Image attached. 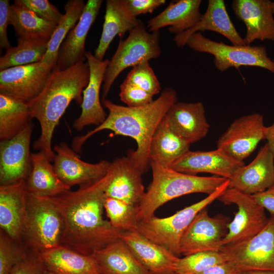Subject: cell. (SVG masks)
<instances>
[{"mask_svg": "<svg viewBox=\"0 0 274 274\" xmlns=\"http://www.w3.org/2000/svg\"><path fill=\"white\" fill-rule=\"evenodd\" d=\"M164 119L170 128L189 144L196 142L208 133L210 125L201 102H176Z\"/></svg>", "mask_w": 274, "mask_h": 274, "instance_id": "obj_23", "label": "cell"}, {"mask_svg": "<svg viewBox=\"0 0 274 274\" xmlns=\"http://www.w3.org/2000/svg\"><path fill=\"white\" fill-rule=\"evenodd\" d=\"M86 3L83 0H69L65 4V13L48 42L47 52L41 62L46 67L53 69L55 65L58 49L70 31L79 21Z\"/></svg>", "mask_w": 274, "mask_h": 274, "instance_id": "obj_34", "label": "cell"}, {"mask_svg": "<svg viewBox=\"0 0 274 274\" xmlns=\"http://www.w3.org/2000/svg\"><path fill=\"white\" fill-rule=\"evenodd\" d=\"M119 96L127 107L133 108L146 106L153 100V95L125 80L120 85Z\"/></svg>", "mask_w": 274, "mask_h": 274, "instance_id": "obj_41", "label": "cell"}, {"mask_svg": "<svg viewBox=\"0 0 274 274\" xmlns=\"http://www.w3.org/2000/svg\"><path fill=\"white\" fill-rule=\"evenodd\" d=\"M190 146L170 128L163 117L151 140L150 162L170 167L174 162L190 150Z\"/></svg>", "mask_w": 274, "mask_h": 274, "instance_id": "obj_31", "label": "cell"}, {"mask_svg": "<svg viewBox=\"0 0 274 274\" xmlns=\"http://www.w3.org/2000/svg\"><path fill=\"white\" fill-rule=\"evenodd\" d=\"M201 0L172 1L160 13L147 22L146 28L150 32L159 31L169 26L168 31L178 35L193 27L199 21Z\"/></svg>", "mask_w": 274, "mask_h": 274, "instance_id": "obj_26", "label": "cell"}, {"mask_svg": "<svg viewBox=\"0 0 274 274\" xmlns=\"http://www.w3.org/2000/svg\"><path fill=\"white\" fill-rule=\"evenodd\" d=\"M229 181L228 188L250 195L274 186V155L267 144L252 162L239 168Z\"/></svg>", "mask_w": 274, "mask_h": 274, "instance_id": "obj_22", "label": "cell"}, {"mask_svg": "<svg viewBox=\"0 0 274 274\" xmlns=\"http://www.w3.org/2000/svg\"><path fill=\"white\" fill-rule=\"evenodd\" d=\"M159 37V31L149 33L141 21L129 32L126 39L121 38L106 70L102 85V102L106 99L113 83L123 70L160 56Z\"/></svg>", "mask_w": 274, "mask_h": 274, "instance_id": "obj_6", "label": "cell"}, {"mask_svg": "<svg viewBox=\"0 0 274 274\" xmlns=\"http://www.w3.org/2000/svg\"><path fill=\"white\" fill-rule=\"evenodd\" d=\"M257 202L274 217V186L265 191L252 195Z\"/></svg>", "mask_w": 274, "mask_h": 274, "instance_id": "obj_45", "label": "cell"}, {"mask_svg": "<svg viewBox=\"0 0 274 274\" xmlns=\"http://www.w3.org/2000/svg\"><path fill=\"white\" fill-rule=\"evenodd\" d=\"M177 99L176 91L169 87L164 88L157 99L140 107L123 106L105 99L102 103L109 111L105 120L85 134L75 137L72 148L76 152L81 153L83 145L89 138L105 129L112 131L115 134L130 137L136 142L137 149L128 152L127 155L144 174L150 167L149 152L153 134Z\"/></svg>", "mask_w": 274, "mask_h": 274, "instance_id": "obj_2", "label": "cell"}, {"mask_svg": "<svg viewBox=\"0 0 274 274\" xmlns=\"http://www.w3.org/2000/svg\"><path fill=\"white\" fill-rule=\"evenodd\" d=\"M130 12L135 17L141 14L151 13L164 4L165 0H124Z\"/></svg>", "mask_w": 274, "mask_h": 274, "instance_id": "obj_43", "label": "cell"}, {"mask_svg": "<svg viewBox=\"0 0 274 274\" xmlns=\"http://www.w3.org/2000/svg\"><path fill=\"white\" fill-rule=\"evenodd\" d=\"M47 21L58 24L63 14L48 0H15Z\"/></svg>", "mask_w": 274, "mask_h": 274, "instance_id": "obj_40", "label": "cell"}, {"mask_svg": "<svg viewBox=\"0 0 274 274\" xmlns=\"http://www.w3.org/2000/svg\"><path fill=\"white\" fill-rule=\"evenodd\" d=\"M104 210L109 221L115 228L122 231L136 230L138 206H134L122 200L106 197Z\"/></svg>", "mask_w": 274, "mask_h": 274, "instance_id": "obj_36", "label": "cell"}, {"mask_svg": "<svg viewBox=\"0 0 274 274\" xmlns=\"http://www.w3.org/2000/svg\"><path fill=\"white\" fill-rule=\"evenodd\" d=\"M206 30L219 33L232 45H246L229 17L224 0H209L206 12L197 23L190 29L176 35L174 41L177 47L183 48L192 35Z\"/></svg>", "mask_w": 274, "mask_h": 274, "instance_id": "obj_25", "label": "cell"}, {"mask_svg": "<svg viewBox=\"0 0 274 274\" xmlns=\"http://www.w3.org/2000/svg\"><path fill=\"white\" fill-rule=\"evenodd\" d=\"M29 249L23 243L14 241L0 231V274H11L13 268L23 260Z\"/></svg>", "mask_w": 274, "mask_h": 274, "instance_id": "obj_38", "label": "cell"}, {"mask_svg": "<svg viewBox=\"0 0 274 274\" xmlns=\"http://www.w3.org/2000/svg\"><path fill=\"white\" fill-rule=\"evenodd\" d=\"M231 8L246 27L244 38L247 45L256 40L274 42L272 2L269 0H233Z\"/></svg>", "mask_w": 274, "mask_h": 274, "instance_id": "obj_16", "label": "cell"}, {"mask_svg": "<svg viewBox=\"0 0 274 274\" xmlns=\"http://www.w3.org/2000/svg\"><path fill=\"white\" fill-rule=\"evenodd\" d=\"M141 20L134 16L126 6L124 0H108L102 31L94 55L103 60L114 38L121 37L136 27Z\"/></svg>", "mask_w": 274, "mask_h": 274, "instance_id": "obj_28", "label": "cell"}, {"mask_svg": "<svg viewBox=\"0 0 274 274\" xmlns=\"http://www.w3.org/2000/svg\"><path fill=\"white\" fill-rule=\"evenodd\" d=\"M9 22L18 38L29 39L49 41L57 26L15 1L10 7Z\"/></svg>", "mask_w": 274, "mask_h": 274, "instance_id": "obj_32", "label": "cell"}, {"mask_svg": "<svg viewBox=\"0 0 274 274\" xmlns=\"http://www.w3.org/2000/svg\"><path fill=\"white\" fill-rule=\"evenodd\" d=\"M49 41L17 38V45L6 49L0 58V71L41 61Z\"/></svg>", "mask_w": 274, "mask_h": 274, "instance_id": "obj_35", "label": "cell"}, {"mask_svg": "<svg viewBox=\"0 0 274 274\" xmlns=\"http://www.w3.org/2000/svg\"><path fill=\"white\" fill-rule=\"evenodd\" d=\"M237 274H274L272 271H253L239 272Z\"/></svg>", "mask_w": 274, "mask_h": 274, "instance_id": "obj_48", "label": "cell"}, {"mask_svg": "<svg viewBox=\"0 0 274 274\" xmlns=\"http://www.w3.org/2000/svg\"><path fill=\"white\" fill-rule=\"evenodd\" d=\"M121 239L151 274H172L179 257L136 230L123 232Z\"/></svg>", "mask_w": 274, "mask_h": 274, "instance_id": "obj_24", "label": "cell"}, {"mask_svg": "<svg viewBox=\"0 0 274 274\" xmlns=\"http://www.w3.org/2000/svg\"><path fill=\"white\" fill-rule=\"evenodd\" d=\"M32 119L28 102L0 93V141L10 140L25 129Z\"/></svg>", "mask_w": 274, "mask_h": 274, "instance_id": "obj_33", "label": "cell"}, {"mask_svg": "<svg viewBox=\"0 0 274 274\" xmlns=\"http://www.w3.org/2000/svg\"><path fill=\"white\" fill-rule=\"evenodd\" d=\"M218 199L226 204H235L237 207L233 219L227 224L228 232L222 240V246L252 238L259 233L269 221L265 209L252 195L228 188Z\"/></svg>", "mask_w": 274, "mask_h": 274, "instance_id": "obj_10", "label": "cell"}, {"mask_svg": "<svg viewBox=\"0 0 274 274\" xmlns=\"http://www.w3.org/2000/svg\"><path fill=\"white\" fill-rule=\"evenodd\" d=\"M91 256L101 274H151L120 238Z\"/></svg>", "mask_w": 274, "mask_h": 274, "instance_id": "obj_27", "label": "cell"}, {"mask_svg": "<svg viewBox=\"0 0 274 274\" xmlns=\"http://www.w3.org/2000/svg\"><path fill=\"white\" fill-rule=\"evenodd\" d=\"M232 263L237 273L253 271H274V217L252 238L222 246L219 251Z\"/></svg>", "mask_w": 274, "mask_h": 274, "instance_id": "obj_9", "label": "cell"}, {"mask_svg": "<svg viewBox=\"0 0 274 274\" xmlns=\"http://www.w3.org/2000/svg\"><path fill=\"white\" fill-rule=\"evenodd\" d=\"M86 58L89 66L90 78L83 91L81 113L73 123L74 128L78 131L92 124L97 126L107 117L100 103V91L110 60H100L90 52H87Z\"/></svg>", "mask_w": 274, "mask_h": 274, "instance_id": "obj_19", "label": "cell"}, {"mask_svg": "<svg viewBox=\"0 0 274 274\" xmlns=\"http://www.w3.org/2000/svg\"><path fill=\"white\" fill-rule=\"evenodd\" d=\"M27 221L23 243L41 253L60 245L62 221L59 212L45 197L27 193Z\"/></svg>", "mask_w": 274, "mask_h": 274, "instance_id": "obj_7", "label": "cell"}, {"mask_svg": "<svg viewBox=\"0 0 274 274\" xmlns=\"http://www.w3.org/2000/svg\"><path fill=\"white\" fill-rule=\"evenodd\" d=\"M245 165L244 161L237 160L217 148L209 151L189 150L174 162L170 168L190 175L206 173L230 179Z\"/></svg>", "mask_w": 274, "mask_h": 274, "instance_id": "obj_21", "label": "cell"}, {"mask_svg": "<svg viewBox=\"0 0 274 274\" xmlns=\"http://www.w3.org/2000/svg\"><path fill=\"white\" fill-rule=\"evenodd\" d=\"M125 80L153 96L160 91V82L148 61L133 66Z\"/></svg>", "mask_w": 274, "mask_h": 274, "instance_id": "obj_39", "label": "cell"}, {"mask_svg": "<svg viewBox=\"0 0 274 274\" xmlns=\"http://www.w3.org/2000/svg\"><path fill=\"white\" fill-rule=\"evenodd\" d=\"M186 45L195 51L212 55L215 67L221 72L231 67L249 66L264 68L274 75V61L268 56L264 46L227 45L200 32L192 35Z\"/></svg>", "mask_w": 274, "mask_h": 274, "instance_id": "obj_8", "label": "cell"}, {"mask_svg": "<svg viewBox=\"0 0 274 274\" xmlns=\"http://www.w3.org/2000/svg\"><path fill=\"white\" fill-rule=\"evenodd\" d=\"M102 3V0H88L86 3L80 20L61 43L53 68L65 70L86 60V39L98 15Z\"/></svg>", "mask_w": 274, "mask_h": 274, "instance_id": "obj_20", "label": "cell"}, {"mask_svg": "<svg viewBox=\"0 0 274 274\" xmlns=\"http://www.w3.org/2000/svg\"><path fill=\"white\" fill-rule=\"evenodd\" d=\"M40 255L46 269L55 274H101L91 255L61 245Z\"/></svg>", "mask_w": 274, "mask_h": 274, "instance_id": "obj_30", "label": "cell"}, {"mask_svg": "<svg viewBox=\"0 0 274 274\" xmlns=\"http://www.w3.org/2000/svg\"><path fill=\"white\" fill-rule=\"evenodd\" d=\"M89 78V66L85 61L63 70L53 68L42 92L27 102L32 118L37 119L41 126V134L33 148L44 152L50 161L55 156L52 148L54 131L73 100L81 106L82 94Z\"/></svg>", "mask_w": 274, "mask_h": 274, "instance_id": "obj_3", "label": "cell"}, {"mask_svg": "<svg viewBox=\"0 0 274 274\" xmlns=\"http://www.w3.org/2000/svg\"><path fill=\"white\" fill-rule=\"evenodd\" d=\"M227 262L220 251H204L196 253L178 259L175 272L178 274H198L218 264Z\"/></svg>", "mask_w": 274, "mask_h": 274, "instance_id": "obj_37", "label": "cell"}, {"mask_svg": "<svg viewBox=\"0 0 274 274\" xmlns=\"http://www.w3.org/2000/svg\"><path fill=\"white\" fill-rule=\"evenodd\" d=\"M228 219L211 217L204 208L195 216L183 235L180 243L181 254L188 256L200 252L219 251L227 233Z\"/></svg>", "mask_w": 274, "mask_h": 274, "instance_id": "obj_12", "label": "cell"}, {"mask_svg": "<svg viewBox=\"0 0 274 274\" xmlns=\"http://www.w3.org/2000/svg\"><path fill=\"white\" fill-rule=\"evenodd\" d=\"M150 166L152 181L138 206L139 222L154 216L159 208L173 199L194 193L209 195L228 180L185 174L154 162Z\"/></svg>", "mask_w": 274, "mask_h": 274, "instance_id": "obj_4", "label": "cell"}, {"mask_svg": "<svg viewBox=\"0 0 274 274\" xmlns=\"http://www.w3.org/2000/svg\"><path fill=\"white\" fill-rule=\"evenodd\" d=\"M237 272L234 265L229 262L213 265L198 274H237Z\"/></svg>", "mask_w": 274, "mask_h": 274, "instance_id": "obj_46", "label": "cell"}, {"mask_svg": "<svg viewBox=\"0 0 274 274\" xmlns=\"http://www.w3.org/2000/svg\"><path fill=\"white\" fill-rule=\"evenodd\" d=\"M265 140L267 141V144L274 155V123L268 127H265Z\"/></svg>", "mask_w": 274, "mask_h": 274, "instance_id": "obj_47", "label": "cell"}, {"mask_svg": "<svg viewBox=\"0 0 274 274\" xmlns=\"http://www.w3.org/2000/svg\"><path fill=\"white\" fill-rule=\"evenodd\" d=\"M263 116L258 113L235 120L219 138L217 148L241 161L248 157L259 143L265 140Z\"/></svg>", "mask_w": 274, "mask_h": 274, "instance_id": "obj_11", "label": "cell"}, {"mask_svg": "<svg viewBox=\"0 0 274 274\" xmlns=\"http://www.w3.org/2000/svg\"><path fill=\"white\" fill-rule=\"evenodd\" d=\"M45 274H55V273H53V272H51V271H48V270H46V271H45Z\"/></svg>", "mask_w": 274, "mask_h": 274, "instance_id": "obj_49", "label": "cell"}, {"mask_svg": "<svg viewBox=\"0 0 274 274\" xmlns=\"http://www.w3.org/2000/svg\"><path fill=\"white\" fill-rule=\"evenodd\" d=\"M110 177L108 169L100 179L80 186L75 191L45 197L62 218L60 245L91 255L120 239L123 232L113 227L102 215Z\"/></svg>", "mask_w": 274, "mask_h": 274, "instance_id": "obj_1", "label": "cell"}, {"mask_svg": "<svg viewBox=\"0 0 274 274\" xmlns=\"http://www.w3.org/2000/svg\"><path fill=\"white\" fill-rule=\"evenodd\" d=\"M27 193L25 180L0 185L1 230L21 243L27 221Z\"/></svg>", "mask_w": 274, "mask_h": 274, "instance_id": "obj_18", "label": "cell"}, {"mask_svg": "<svg viewBox=\"0 0 274 274\" xmlns=\"http://www.w3.org/2000/svg\"><path fill=\"white\" fill-rule=\"evenodd\" d=\"M33 126L29 124L13 138L0 142V183L26 180L31 168L30 147Z\"/></svg>", "mask_w": 274, "mask_h": 274, "instance_id": "obj_15", "label": "cell"}, {"mask_svg": "<svg viewBox=\"0 0 274 274\" xmlns=\"http://www.w3.org/2000/svg\"><path fill=\"white\" fill-rule=\"evenodd\" d=\"M109 171L110 177L105 189L106 197L139 206L145 193L143 174L129 156L115 159L111 162Z\"/></svg>", "mask_w": 274, "mask_h": 274, "instance_id": "obj_17", "label": "cell"}, {"mask_svg": "<svg viewBox=\"0 0 274 274\" xmlns=\"http://www.w3.org/2000/svg\"><path fill=\"white\" fill-rule=\"evenodd\" d=\"M172 274H178V273H172Z\"/></svg>", "mask_w": 274, "mask_h": 274, "instance_id": "obj_51", "label": "cell"}, {"mask_svg": "<svg viewBox=\"0 0 274 274\" xmlns=\"http://www.w3.org/2000/svg\"><path fill=\"white\" fill-rule=\"evenodd\" d=\"M52 71L41 61L2 70L0 93L28 102L42 92Z\"/></svg>", "mask_w": 274, "mask_h": 274, "instance_id": "obj_14", "label": "cell"}, {"mask_svg": "<svg viewBox=\"0 0 274 274\" xmlns=\"http://www.w3.org/2000/svg\"><path fill=\"white\" fill-rule=\"evenodd\" d=\"M31 168L25 180L27 192L37 196L52 197L71 190L57 175L53 164L45 154H31Z\"/></svg>", "mask_w": 274, "mask_h": 274, "instance_id": "obj_29", "label": "cell"}, {"mask_svg": "<svg viewBox=\"0 0 274 274\" xmlns=\"http://www.w3.org/2000/svg\"><path fill=\"white\" fill-rule=\"evenodd\" d=\"M227 180L206 198L165 218L153 216L139 222L136 231L149 239L160 245L175 255H181L180 243L187 228L202 209L222 195L229 187Z\"/></svg>", "mask_w": 274, "mask_h": 274, "instance_id": "obj_5", "label": "cell"}, {"mask_svg": "<svg viewBox=\"0 0 274 274\" xmlns=\"http://www.w3.org/2000/svg\"><path fill=\"white\" fill-rule=\"evenodd\" d=\"M46 270L40 253L29 250L26 257L14 266L11 274H45Z\"/></svg>", "mask_w": 274, "mask_h": 274, "instance_id": "obj_42", "label": "cell"}, {"mask_svg": "<svg viewBox=\"0 0 274 274\" xmlns=\"http://www.w3.org/2000/svg\"><path fill=\"white\" fill-rule=\"evenodd\" d=\"M10 7L8 0H0V46L6 49L11 47L7 36V27L10 24Z\"/></svg>", "mask_w": 274, "mask_h": 274, "instance_id": "obj_44", "label": "cell"}, {"mask_svg": "<svg viewBox=\"0 0 274 274\" xmlns=\"http://www.w3.org/2000/svg\"><path fill=\"white\" fill-rule=\"evenodd\" d=\"M53 166L60 180L70 187L80 186L96 181L107 173L111 162L101 160L90 163L82 160L80 156L65 143L54 147Z\"/></svg>", "mask_w": 274, "mask_h": 274, "instance_id": "obj_13", "label": "cell"}, {"mask_svg": "<svg viewBox=\"0 0 274 274\" xmlns=\"http://www.w3.org/2000/svg\"><path fill=\"white\" fill-rule=\"evenodd\" d=\"M272 9H273V12L274 14V2H272Z\"/></svg>", "mask_w": 274, "mask_h": 274, "instance_id": "obj_50", "label": "cell"}]
</instances>
